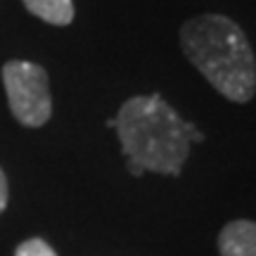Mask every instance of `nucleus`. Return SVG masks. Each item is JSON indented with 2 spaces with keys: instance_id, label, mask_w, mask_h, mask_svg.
<instances>
[{
  "instance_id": "39448f33",
  "label": "nucleus",
  "mask_w": 256,
  "mask_h": 256,
  "mask_svg": "<svg viewBox=\"0 0 256 256\" xmlns=\"http://www.w3.org/2000/svg\"><path fill=\"white\" fill-rule=\"evenodd\" d=\"M24 8L55 26H66L74 22V2L72 0H22Z\"/></svg>"
},
{
  "instance_id": "f257e3e1",
  "label": "nucleus",
  "mask_w": 256,
  "mask_h": 256,
  "mask_svg": "<svg viewBox=\"0 0 256 256\" xmlns=\"http://www.w3.org/2000/svg\"><path fill=\"white\" fill-rule=\"evenodd\" d=\"M180 48L190 64L230 102L244 104L256 92V57L238 22L200 14L180 26Z\"/></svg>"
},
{
  "instance_id": "20e7f679",
  "label": "nucleus",
  "mask_w": 256,
  "mask_h": 256,
  "mask_svg": "<svg viewBox=\"0 0 256 256\" xmlns=\"http://www.w3.org/2000/svg\"><path fill=\"white\" fill-rule=\"evenodd\" d=\"M220 256H256V223L230 220L218 235Z\"/></svg>"
},
{
  "instance_id": "0eeeda50",
  "label": "nucleus",
  "mask_w": 256,
  "mask_h": 256,
  "mask_svg": "<svg viewBox=\"0 0 256 256\" xmlns=\"http://www.w3.org/2000/svg\"><path fill=\"white\" fill-rule=\"evenodd\" d=\"M5 206H8V178L0 168V214L5 211Z\"/></svg>"
},
{
  "instance_id": "7ed1b4c3",
  "label": "nucleus",
  "mask_w": 256,
  "mask_h": 256,
  "mask_svg": "<svg viewBox=\"0 0 256 256\" xmlns=\"http://www.w3.org/2000/svg\"><path fill=\"white\" fill-rule=\"evenodd\" d=\"M2 83L10 110L22 126L38 128L48 124L52 114V98L48 74L40 64L12 60L2 66Z\"/></svg>"
},
{
  "instance_id": "f03ea898",
  "label": "nucleus",
  "mask_w": 256,
  "mask_h": 256,
  "mask_svg": "<svg viewBox=\"0 0 256 256\" xmlns=\"http://www.w3.org/2000/svg\"><path fill=\"white\" fill-rule=\"evenodd\" d=\"M114 128L126 162L154 174L180 176L190 154V140L185 121L162 95L126 100L114 116Z\"/></svg>"
},
{
  "instance_id": "423d86ee",
  "label": "nucleus",
  "mask_w": 256,
  "mask_h": 256,
  "mask_svg": "<svg viewBox=\"0 0 256 256\" xmlns=\"http://www.w3.org/2000/svg\"><path fill=\"white\" fill-rule=\"evenodd\" d=\"M14 256H57V254L46 240L31 238V240H26V242L19 244L17 252H14Z\"/></svg>"
}]
</instances>
